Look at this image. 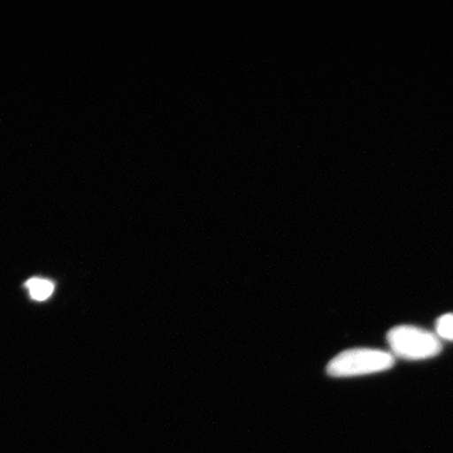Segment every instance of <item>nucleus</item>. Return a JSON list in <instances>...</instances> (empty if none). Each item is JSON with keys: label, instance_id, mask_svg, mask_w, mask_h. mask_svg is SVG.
Returning a JSON list of instances; mask_svg holds the SVG:
<instances>
[{"label": "nucleus", "instance_id": "f257e3e1", "mask_svg": "<svg viewBox=\"0 0 453 453\" xmlns=\"http://www.w3.org/2000/svg\"><path fill=\"white\" fill-rule=\"evenodd\" d=\"M395 365L394 355L375 349L344 350L330 361L326 372L335 378L372 375L388 371Z\"/></svg>", "mask_w": 453, "mask_h": 453}, {"label": "nucleus", "instance_id": "f03ea898", "mask_svg": "<svg viewBox=\"0 0 453 453\" xmlns=\"http://www.w3.org/2000/svg\"><path fill=\"white\" fill-rule=\"evenodd\" d=\"M388 342L395 356L406 360L434 358L443 348L434 333L412 326L393 327L388 334Z\"/></svg>", "mask_w": 453, "mask_h": 453}, {"label": "nucleus", "instance_id": "7ed1b4c3", "mask_svg": "<svg viewBox=\"0 0 453 453\" xmlns=\"http://www.w3.org/2000/svg\"><path fill=\"white\" fill-rule=\"evenodd\" d=\"M26 287L30 292V296L37 302H44L52 296L54 291V285L52 281L43 279H37L34 277L26 282Z\"/></svg>", "mask_w": 453, "mask_h": 453}, {"label": "nucleus", "instance_id": "20e7f679", "mask_svg": "<svg viewBox=\"0 0 453 453\" xmlns=\"http://www.w3.org/2000/svg\"><path fill=\"white\" fill-rule=\"evenodd\" d=\"M438 337L453 342V313L441 316L435 324Z\"/></svg>", "mask_w": 453, "mask_h": 453}]
</instances>
